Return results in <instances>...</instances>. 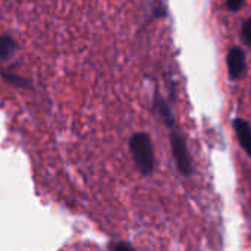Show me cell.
Segmentation results:
<instances>
[{
	"mask_svg": "<svg viewBox=\"0 0 251 251\" xmlns=\"http://www.w3.org/2000/svg\"><path fill=\"white\" fill-rule=\"evenodd\" d=\"M129 151L140 174L144 176L151 175L156 168V157L150 135L146 132H135L129 138Z\"/></svg>",
	"mask_w": 251,
	"mask_h": 251,
	"instance_id": "cell-1",
	"label": "cell"
},
{
	"mask_svg": "<svg viewBox=\"0 0 251 251\" xmlns=\"http://www.w3.org/2000/svg\"><path fill=\"white\" fill-rule=\"evenodd\" d=\"M169 141H171V149H172V154H174V160L176 163L178 171L188 176L193 174V160L188 151V146H187V140L182 134V131L175 126L172 129H169Z\"/></svg>",
	"mask_w": 251,
	"mask_h": 251,
	"instance_id": "cell-2",
	"label": "cell"
},
{
	"mask_svg": "<svg viewBox=\"0 0 251 251\" xmlns=\"http://www.w3.org/2000/svg\"><path fill=\"white\" fill-rule=\"evenodd\" d=\"M226 66H228V76L232 82L244 78L247 72V56L243 47L232 46L229 49L226 54Z\"/></svg>",
	"mask_w": 251,
	"mask_h": 251,
	"instance_id": "cell-3",
	"label": "cell"
},
{
	"mask_svg": "<svg viewBox=\"0 0 251 251\" xmlns=\"http://www.w3.org/2000/svg\"><path fill=\"white\" fill-rule=\"evenodd\" d=\"M151 109H153V112L162 119V122L166 125L168 129H172V128L176 126V121H175L174 112H172L169 103L166 101V99H165L159 91H156L154 96H153Z\"/></svg>",
	"mask_w": 251,
	"mask_h": 251,
	"instance_id": "cell-4",
	"label": "cell"
},
{
	"mask_svg": "<svg viewBox=\"0 0 251 251\" xmlns=\"http://www.w3.org/2000/svg\"><path fill=\"white\" fill-rule=\"evenodd\" d=\"M232 126L241 149L246 151L247 156L251 157V125L249 124V121L243 118H235L232 121Z\"/></svg>",
	"mask_w": 251,
	"mask_h": 251,
	"instance_id": "cell-5",
	"label": "cell"
},
{
	"mask_svg": "<svg viewBox=\"0 0 251 251\" xmlns=\"http://www.w3.org/2000/svg\"><path fill=\"white\" fill-rule=\"evenodd\" d=\"M16 43L10 35H0V60H7L16 51Z\"/></svg>",
	"mask_w": 251,
	"mask_h": 251,
	"instance_id": "cell-6",
	"label": "cell"
},
{
	"mask_svg": "<svg viewBox=\"0 0 251 251\" xmlns=\"http://www.w3.org/2000/svg\"><path fill=\"white\" fill-rule=\"evenodd\" d=\"M241 40L244 43L246 47L251 49V16H249L247 19H244L243 25H241Z\"/></svg>",
	"mask_w": 251,
	"mask_h": 251,
	"instance_id": "cell-7",
	"label": "cell"
},
{
	"mask_svg": "<svg viewBox=\"0 0 251 251\" xmlns=\"http://www.w3.org/2000/svg\"><path fill=\"white\" fill-rule=\"evenodd\" d=\"M1 76H3L9 84H13V85H16V87H28V85H29L26 79H24L22 76H16V75H13V74H1Z\"/></svg>",
	"mask_w": 251,
	"mask_h": 251,
	"instance_id": "cell-8",
	"label": "cell"
},
{
	"mask_svg": "<svg viewBox=\"0 0 251 251\" xmlns=\"http://www.w3.org/2000/svg\"><path fill=\"white\" fill-rule=\"evenodd\" d=\"M244 1L246 0H226V7H228L229 12H234L235 13V12H238L243 7Z\"/></svg>",
	"mask_w": 251,
	"mask_h": 251,
	"instance_id": "cell-9",
	"label": "cell"
},
{
	"mask_svg": "<svg viewBox=\"0 0 251 251\" xmlns=\"http://www.w3.org/2000/svg\"><path fill=\"white\" fill-rule=\"evenodd\" d=\"M112 251H135L134 250V247L132 246H129V244H126V243H121V244H118L115 249Z\"/></svg>",
	"mask_w": 251,
	"mask_h": 251,
	"instance_id": "cell-10",
	"label": "cell"
}]
</instances>
